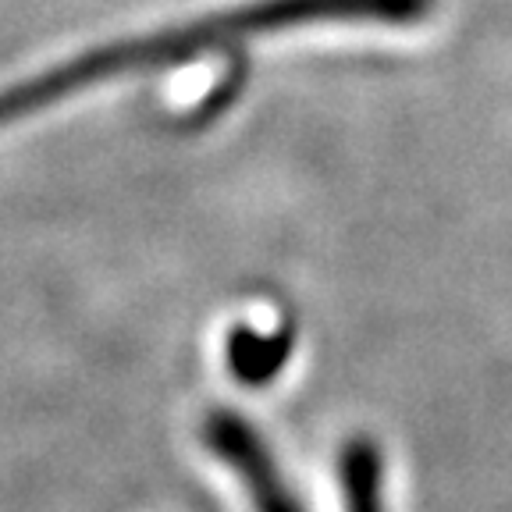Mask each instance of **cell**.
Returning a JSON list of instances; mask_svg holds the SVG:
<instances>
[{
    "label": "cell",
    "mask_w": 512,
    "mask_h": 512,
    "mask_svg": "<svg viewBox=\"0 0 512 512\" xmlns=\"http://www.w3.org/2000/svg\"><path fill=\"white\" fill-rule=\"evenodd\" d=\"M431 8L434 0H249L239 8H221L214 15L192 18V22L153 32V36L104 43V47H93L72 61L54 64L32 79L15 82L0 93V125L29 118V114L43 111L57 100H68L104 79L168 68V64L189 61V57L210 47H224V43L271 36V32H288L296 25L317 22L409 25L431 15Z\"/></svg>",
    "instance_id": "6da1fadb"
},
{
    "label": "cell",
    "mask_w": 512,
    "mask_h": 512,
    "mask_svg": "<svg viewBox=\"0 0 512 512\" xmlns=\"http://www.w3.org/2000/svg\"><path fill=\"white\" fill-rule=\"evenodd\" d=\"M210 459L235 480V491L246 512H303L296 495L288 491L264 441L249 431L235 413H214L203 427ZM345 491L349 512H384L381 509V463L374 445H356L345 463Z\"/></svg>",
    "instance_id": "7a4b0ae2"
}]
</instances>
